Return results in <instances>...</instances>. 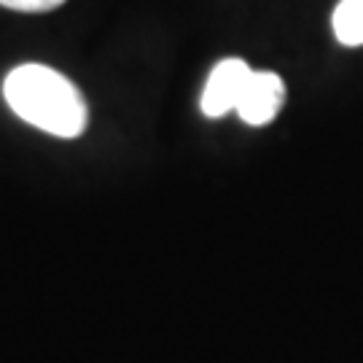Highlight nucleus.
Instances as JSON below:
<instances>
[{"instance_id":"nucleus-1","label":"nucleus","mask_w":363,"mask_h":363,"mask_svg":"<svg viewBox=\"0 0 363 363\" xmlns=\"http://www.w3.org/2000/svg\"><path fill=\"white\" fill-rule=\"evenodd\" d=\"M3 97L35 130L73 140L86 130L89 108L76 84L46 65H19L3 81Z\"/></svg>"},{"instance_id":"nucleus-2","label":"nucleus","mask_w":363,"mask_h":363,"mask_svg":"<svg viewBox=\"0 0 363 363\" xmlns=\"http://www.w3.org/2000/svg\"><path fill=\"white\" fill-rule=\"evenodd\" d=\"M250 73H253L250 65L240 57L220 60L218 65L210 70V78L205 84V91H202V100H199L202 113L208 118H220L237 111V103L245 91Z\"/></svg>"},{"instance_id":"nucleus-3","label":"nucleus","mask_w":363,"mask_h":363,"mask_svg":"<svg viewBox=\"0 0 363 363\" xmlns=\"http://www.w3.org/2000/svg\"><path fill=\"white\" fill-rule=\"evenodd\" d=\"M286 105V84L272 70H253L237 103V116L250 127L272 124Z\"/></svg>"},{"instance_id":"nucleus-4","label":"nucleus","mask_w":363,"mask_h":363,"mask_svg":"<svg viewBox=\"0 0 363 363\" xmlns=\"http://www.w3.org/2000/svg\"><path fill=\"white\" fill-rule=\"evenodd\" d=\"M331 27L342 46H363V0H342L334 9Z\"/></svg>"},{"instance_id":"nucleus-5","label":"nucleus","mask_w":363,"mask_h":363,"mask_svg":"<svg viewBox=\"0 0 363 363\" xmlns=\"http://www.w3.org/2000/svg\"><path fill=\"white\" fill-rule=\"evenodd\" d=\"M65 0H0L3 9H11V11H22V13H46L60 9Z\"/></svg>"}]
</instances>
